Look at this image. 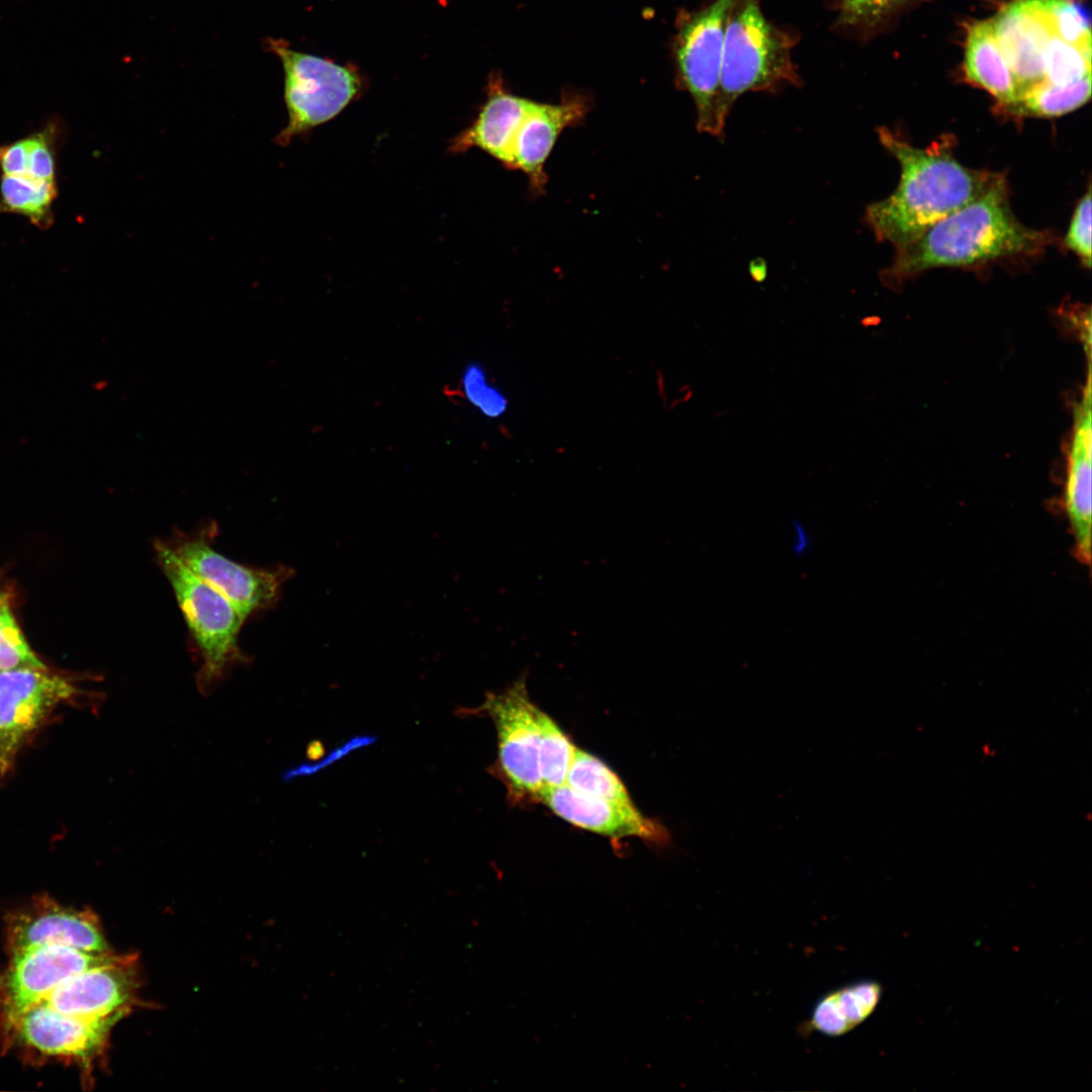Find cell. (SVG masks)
I'll use <instances>...</instances> for the list:
<instances>
[{
    "label": "cell",
    "mask_w": 1092,
    "mask_h": 1092,
    "mask_svg": "<svg viewBox=\"0 0 1092 1092\" xmlns=\"http://www.w3.org/2000/svg\"><path fill=\"white\" fill-rule=\"evenodd\" d=\"M878 136L899 162L901 175L892 194L867 206L866 221L879 241L897 251L984 194L1000 175L962 165L948 135L922 149L886 127L878 129Z\"/></svg>",
    "instance_id": "1"
},
{
    "label": "cell",
    "mask_w": 1092,
    "mask_h": 1092,
    "mask_svg": "<svg viewBox=\"0 0 1092 1092\" xmlns=\"http://www.w3.org/2000/svg\"><path fill=\"white\" fill-rule=\"evenodd\" d=\"M1053 238L1022 224L1014 215L1006 178L1000 173L989 189L936 222L908 247L897 251L881 281L898 288L906 279L940 267H970L998 258L1033 256Z\"/></svg>",
    "instance_id": "2"
},
{
    "label": "cell",
    "mask_w": 1092,
    "mask_h": 1092,
    "mask_svg": "<svg viewBox=\"0 0 1092 1092\" xmlns=\"http://www.w3.org/2000/svg\"><path fill=\"white\" fill-rule=\"evenodd\" d=\"M156 558L172 586L200 656L195 684L209 697L232 670L251 658L239 644L247 617L225 597L194 575L163 539L154 543Z\"/></svg>",
    "instance_id": "3"
},
{
    "label": "cell",
    "mask_w": 1092,
    "mask_h": 1092,
    "mask_svg": "<svg viewBox=\"0 0 1092 1092\" xmlns=\"http://www.w3.org/2000/svg\"><path fill=\"white\" fill-rule=\"evenodd\" d=\"M793 38L763 15L759 0H733L725 29L719 107L726 120L749 91H771L800 79L792 61Z\"/></svg>",
    "instance_id": "4"
},
{
    "label": "cell",
    "mask_w": 1092,
    "mask_h": 1092,
    "mask_svg": "<svg viewBox=\"0 0 1092 1092\" xmlns=\"http://www.w3.org/2000/svg\"><path fill=\"white\" fill-rule=\"evenodd\" d=\"M266 47L279 58L284 71L288 120L276 138L281 146L334 118L361 90V78L350 66L291 50L279 38H267Z\"/></svg>",
    "instance_id": "5"
},
{
    "label": "cell",
    "mask_w": 1092,
    "mask_h": 1092,
    "mask_svg": "<svg viewBox=\"0 0 1092 1092\" xmlns=\"http://www.w3.org/2000/svg\"><path fill=\"white\" fill-rule=\"evenodd\" d=\"M733 0H713L679 17L674 55L679 83L691 95L697 129L721 136L726 120L719 107L720 78L727 18Z\"/></svg>",
    "instance_id": "6"
},
{
    "label": "cell",
    "mask_w": 1092,
    "mask_h": 1092,
    "mask_svg": "<svg viewBox=\"0 0 1092 1092\" xmlns=\"http://www.w3.org/2000/svg\"><path fill=\"white\" fill-rule=\"evenodd\" d=\"M215 524L185 533L174 529L163 539L177 558L198 578L232 602L247 618L273 608L281 598L283 584L294 571L286 565L273 568L249 567L222 555L213 546Z\"/></svg>",
    "instance_id": "7"
},
{
    "label": "cell",
    "mask_w": 1092,
    "mask_h": 1092,
    "mask_svg": "<svg viewBox=\"0 0 1092 1092\" xmlns=\"http://www.w3.org/2000/svg\"><path fill=\"white\" fill-rule=\"evenodd\" d=\"M536 706L525 678L502 693H490L475 713L489 717L497 736V771L516 800H539L543 788L539 768Z\"/></svg>",
    "instance_id": "8"
},
{
    "label": "cell",
    "mask_w": 1092,
    "mask_h": 1092,
    "mask_svg": "<svg viewBox=\"0 0 1092 1092\" xmlns=\"http://www.w3.org/2000/svg\"><path fill=\"white\" fill-rule=\"evenodd\" d=\"M122 957L91 953L64 945H41L11 953L0 974V1006L11 1018L40 1003L68 978L88 969L117 962Z\"/></svg>",
    "instance_id": "9"
},
{
    "label": "cell",
    "mask_w": 1092,
    "mask_h": 1092,
    "mask_svg": "<svg viewBox=\"0 0 1092 1092\" xmlns=\"http://www.w3.org/2000/svg\"><path fill=\"white\" fill-rule=\"evenodd\" d=\"M76 693L65 677L48 669L0 671V742L6 758L62 702Z\"/></svg>",
    "instance_id": "10"
},
{
    "label": "cell",
    "mask_w": 1092,
    "mask_h": 1092,
    "mask_svg": "<svg viewBox=\"0 0 1092 1092\" xmlns=\"http://www.w3.org/2000/svg\"><path fill=\"white\" fill-rule=\"evenodd\" d=\"M1091 414V359H1087L1086 382L1073 410L1062 496L1076 558L1087 566L1091 561L1092 541Z\"/></svg>",
    "instance_id": "11"
},
{
    "label": "cell",
    "mask_w": 1092,
    "mask_h": 1092,
    "mask_svg": "<svg viewBox=\"0 0 1092 1092\" xmlns=\"http://www.w3.org/2000/svg\"><path fill=\"white\" fill-rule=\"evenodd\" d=\"M121 1017L75 1016L37 1003L6 1020L22 1044L46 1055L88 1062L103 1051L110 1029Z\"/></svg>",
    "instance_id": "12"
},
{
    "label": "cell",
    "mask_w": 1092,
    "mask_h": 1092,
    "mask_svg": "<svg viewBox=\"0 0 1092 1092\" xmlns=\"http://www.w3.org/2000/svg\"><path fill=\"white\" fill-rule=\"evenodd\" d=\"M7 941L11 953L41 945H64L91 953H110L97 917L65 907L51 898L35 899L9 918Z\"/></svg>",
    "instance_id": "13"
},
{
    "label": "cell",
    "mask_w": 1092,
    "mask_h": 1092,
    "mask_svg": "<svg viewBox=\"0 0 1092 1092\" xmlns=\"http://www.w3.org/2000/svg\"><path fill=\"white\" fill-rule=\"evenodd\" d=\"M539 801L572 825L608 837H639L658 846L671 840L663 824L644 816L633 803L587 796L565 784L543 788Z\"/></svg>",
    "instance_id": "14"
},
{
    "label": "cell",
    "mask_w": 1092,
    "mask_h": 1092,
    "mask_svg": "<svg viewBox=\"0 0 1092 1092\" xmlns=\"http://www.w3.org/2000/svg\"><path fill=\"white\" fill-rule=\"evenodd\" d=\"M138 987L135 962L133 957L126 956L68 978L40 1003L87 1018L124 1016L135 1000Z\"/></svg>",
    "instance_id": "15"
},
{
    "label": "cell",
    "mask_w": 1092,
    "mask_h": 1092,
    "mask_svg": "<svg viewBox=\"0 0 1092 1092\" xmlns=\"http://www.w3.org/2000/svg\"><path fill=\"white\" fill-rule=\"evenodd\" d=\"M589 110L588 98L579 94H566L556 104L531 101L514 142L513 170L527 176L533 196L545 193V164L559 135L580 125Z\"/></svg>",
    "instance_id": "16"
},
{
    "label": "cell",
    "mask_w": 1092,
    "mask_h": 1092,
    "mask_svg": "<svg viewBox=\"0 0 1092 1092\" xmlns=\"http://www.w3.org/2000/svg\"><path fill=\"white\" fill-rule=\"evenodd\" d=\"M991 22L1018 95L1043 81V57L1052 33L1031 0L1010 3Z\"/></svg>",
    "instance_id": "17"
},
{
    "label": "cell",
    "mask_w": 1092,
    "mask_h": 1092,
    "mask_svg": "<svg viewBox=\"0 0 1092 1092\" xmlns=\"http://www.w3.org/2000/svg\"><path fill=\"white\" fill-rule=\"evenodd\" d=\"M531 101L507 91L500 79L493 77L476 118L452 140L450 152L458 154L478 148L506 169L513 170L514 142Z\"/></svg>",
    "instance_id": "18"
},
{
    "label": "cell",
    "mask_w": 1092,
    "mask_h": 1092,
    "mask_svg": "<svg viewBox=\"0 0 1092 1092\" xmlns=\"http://www.w3.org/2000/svg\"><path fill=\"white\" fill-rule=\"evenodd\" d=\"M882 985L874 980L854 981L823 994L813 1005L809 1017L799 1026L802 1037L815 1032L839 1037L866 1021L878 1007Z\"/></svg>",
    "instance_id": "19"
},
{
    "label": "cell",
    "mask_w": 1092,
    "mask_h": 1092,
    "mask_svg": "<svg viewBox=\"0 0 1092 1092\" xmlns=\"http://www.w3.org/2000/svg\"><path fill=\"white\" fill-rule=\"evenodd\" d=\"M964 70L970 82L987 90L1002 107L1016 99L1017 84L996 40L991 20L980 21L971 26L966 43Z\"/></svg>",
    "instance_id": "20"
},
{
    "label": "cell",
    "mask_w": 1092,
    "mask_h": 1092,
    "mask_svg": "<svg viewBox=\"0 0 1092 1092\" xmlns=\"http://www.w3.org/2000/svg\"><path fill=\"white\" fill-rule=\"evenodd\" d=\"M56 131L43 129L0 147V170L6 176H24L56 182Z\"/></svg>",
    "instance_id": "21"
},
{
    "label": "cell",
    "mask_w": 1092,
    "mask_h": 1092,
    "mask_svg": "<svg viewBox=\"0 0 1092 1092\" xmlns=\"http://www.w3.org/2000/svg\"><path fill=\"white\" fill-rule=\"evenodd\" d=\"M1091 96V74L1065 86L1045 80L1022 91L1005 112L1016 116L1054 117L1071 112Z\"/></svg>",
    "instance_id": "22"
},
{
    "label": "cell",
    "mask_w": 1092,
    "mask_h": 1092,
    "mask_svg": "<svg viewBox=\"0 0 1092 1092\" xmlns=\"http://www.w3.org/2000/svg\"><path fill=\"white\" fill-rule=\"evenodd\" d=\"M57 196L56 182L2 175L0 211L24 215L37 228L48 229L54 221L53 203Z\"/></svg>",
    "instance_id": "23"
},
{
    "label": "cell",
    "mask_w": 1092,
    "mask_h": 1092,
    "mask_svg": "<svg viewBox=\"0 0 1092 1092\" xmlns=\"http://www.w3.org/2000/svg\"><path fill=\"white\" fill-rule=\"evenodd\" d=\"M535 717L539 733V768L543 788L562 786L565 784L576 747L555 721L537 707Z\"/></svg>",
    "instance_id": "24"
},
{
    "label": "cell",
    "mask_w": 1092,
    "mask_h": 1092,
    "mask_svg": "<svg viewBox=\"0 0 1092 1092\" xmlns=\"http://www.w3.org/2000/svg\"><path fill=\"white\" fill-rule=\"evenodd\" d=\"M565 785L587 796L632 803L619 777L602 760L578 748L575 749Z\"/></svg>",
    "instance_id": "25"
},
{
    "label": "cell",
    "mask_w": 1092,
    "mask_h": 1092,
    "mask_svg": "<svg viewBox=\"0 0 1092 1092\" xmlns=\"http://www.w3.org/2000/svg\"><path fill=\"white\" fill-rule=\"evenodd\" d=\"M1052 34L1078 46L1091 47L1090 22L1073 0H1031Z\"/></svg>",
    "instance_id": "26"
},
{
    "label": "cell",
    "mask_w": 1092,
    "mask_h": 1092,
    "mask_svg": "<svg viewBox=\"0 0 1092 1092\" xmlns=\"http://www.w3.org/2000/svg\"><path fill=\"white\" fill-rule=\"evenodd\" d=\"M1044 80L1056 85L1072 84L1091 74V47L1067 42L1052 34L1043 57Z\"/></svg>",
    "instance_id": "27"
},
{
    "label": "cell",
    "mask_w": 1092,
    "mask_h": 1092,
    "mask_svg": "<svg viewBox=\"0 0 1092 1092\" xmlns=\"http://www.w3.org/2000/svg\"><path fill=\"white\" fill-rule=\"evenodd\" d=\"M461 388L469 403L487 419L497 420L509 410L508 396L489 381L485 367L480 363L466 365Z\"/></svg>",
    "instance_id": "28"
},
{
    "label": "cell",
    "mask_w": 1092,
    "mask_h": 1092,
    "mask_svg": "<svg viewBox=\"0 0 1092 1092\" xmlns=\"http://www.w3.org/2000/svg\"><path fill=\"white\" fill-rule=\"evenodd\" d=\"M32 668L47 669L27 644L8 600L0 602V671Z\"/></svg>",
    "instance_id": "29"
},
{
    "label": "cell",
    "mask_w": 1092,
    "mask_h": 1092,
    "mask_svg": "<svg viewBox=\"0 0 1092 1092\" xmlns=\"http://www.w3.org/2000/svg\"><path fill=\"white\" fill-rule=\"evenodd\" d=\"M1065 245L1089 268L1091 266V191L1079 200L1067 235Z\"/></svg>",
    "instance_id": "30"
},
{
    "label": "cell",
    "mask_w": 1092,
    "mask_h": 1092,
    "mask_svg": "<svg viewBox=\"0 0 1092 1092\" xmlns=\"http://www.w3.org/2000/svg\"><path fill=\"white\" fill-rule=\"evenodd\" d=\"M906 0H841L839 20L842 24L875 25Z\"/></svg>",
    "instance_id": "31"
},
{
    "label": "cell",
    "mask_w": 1092,
    "mask_h": 1092,
    "mask_svg": "<svg viewBox=\"0 0 1092 1092\" xmlns=\"http://www.w3.org/2000/svg\"><path fill=\"white\" fill-rule=\"evenodd\" d=\"M792 536L790 541L791 552L798 557H803L812 548L813 540L810 531L800 520H794L791 526Z\"/></svg>",
    "instance_id": "32"
},
{
    "label": "cell",
    "mask_w": 1092,
    "mask_h": 1092,
    "mask_svg": "<svg viewBox=\"0 0 1092 1092\" xmlns=\"http://www.w3.org/2000/svg\"><path fill=\"white\" fill-rule=\"evenodd\" d=\"M7 762H8V759L6 758V756H5L4 752H3L1 742H0V768L3 767L5 764H7Z\"/></svg>",
    "instance_id": "33"
},
{
    "label": "cell",
    "mask_w": 1092,
    "mask_h": 1092,
    "mask_svg": "<svg viewBox=\"0 0 1092 1092\" xmlns=\"http://www.w3.org/2000/svg\"><path fill=\"white\" fill-rule=\"evenodd\" d=\"M6 599H7V596H6V595H5V594H4L3 592H2V589L0 588V602L4 601V600H6Z\"/></svg>",
    "instance_id": "34"
}]
</instances>
